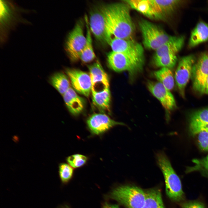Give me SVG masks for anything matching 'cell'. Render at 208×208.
Returning <instances> with one entry per match:
<instances>
[{"label":"cell","mask_w":208,"mask_h":208,"mask_svg":"<svg viewBox=\"0 0 208 208\" xmlns=\"http://www.w3.org/2000/svg\"><path fill=\"white\" fill-rule=\"evenodd\" d=\"M106 26L112 37L131 39L135 27L130 14V7L126 3L116 2L101 7Z\"/></svg>","instance_id":"obj_1"},{"label":"cell","mask_w":208,"mask_h":208,"mask_svg":"<svg viewBox=\"0 0 208 208\" xmlns=\"http://www.w3.org/2000/svg\"><path fill=\"white\" fill-rule=\"evenodd\" d=\"M156 158L157 164L163 174L166 194L172 201L181 203L185 201V196L179 177L173 168L165 153L158 152Z\"/></svg>","instance_id":"obj_2"},{"label":"cell","mask_w":208,"mask_h":208,"mask_svg":"<svg viewBox=\"0 0 208 208\" xmlns=\"http://www.w3.org/2000/svg\"><path fill=\"white\" fill-rule=\"evenodd\" d=\"M138 25L144 47L155 51L173 36L157 25L145 19L139 21Z\"/></svg>","instance_id":"obj_3"},{"label":"cell","mask_w":208,"mask_h":208,"mask_svg":"<svg viewBox=\"0 0 208 208\" xmlns=\"http://www.w3.org/2000/svg\"><path fill=\"white\" fill-rule=\"evenodd\" d=\"M110 197L127 208H142L145 200L146 193L137 186L124 185L114 189Z\"/></svg>","instance_id":"obj_4"},{"label":"cell","mask_w":208,"mask_h":208,"mask_svg":"<svg viewBox=\"0 0 208 208\" xmlns=\"http://www.w3.org/2000/svg\"><path fill=\"white\" fill-rule=\"evenodd\" d=\"M144 61V59L113 51L109 53L107 56V63L111 69L117 72L127 71L131 77L142 70Z\"/></svg>","instance_id":"obj_5"},{"label":"cell","mask_w":208,"mask_h":208,"mask_svg":"<svg viewBox=\"0 0 208 208\" xmlns=\"http://www.w3.org/2000/svg\"><path fill=\"white\" fill-rule=\"evenodd\" d=\"M83 21H79L68 36L65 49L70 60L76 62L80 59L81 53L86 42L84 34Z\"/></svg>","instance_id":"obj_6"},{"label":"cell","mask_w":208,"mask_h":208,"mask_svg":"<svg viewBox=\"0 0 208 208\" xmlns=\"http://www.w3.org/2000/svg\"><path fill=\"white\" fill-rule=\"evenodd\" d=\"M88 21L91 32L97 41L103 45L109 44L112 37L107 29L101 7L95 8L90 12Z\"/></svg>","instance_id":"obj_7"},{"label":"cell","mask_w":208,"mask_h":208,"mask_svg":"<svg viewBox=\"0 0 208 208\" xmlns=\"http://www.w3.org/2000/svg\"><path fill=\"white\" fill-rule=\"evenodd\" d=\"M195 58L192 55L181 58L176 70L174 79L180 95L185 97V87L192 75Z\"/></svg>","instance_id":"obj_8"},{"label":"cell","mask_w":208,"mask_h":208,"mask_svg":"<svg viewBox=\"0 0 208 208\" xmlns=\"http://www.w3.org/2000/svg\"><path fill=\"white\" fill-rule=\"evenodd\" d=\"M109 45L112 51L123 53L134 57L144 59V49L142 45L132 39L112 37Z\"/></svg>","instance_id":"obj_9"},{"label":"cell","mask_w":208,"mask_h":208,"mask_svg":"<svg viewBox=\"0 0 208 208\" xmlns=\"http://www.w3.org/2000/svg\"><path fill=\"white\" fill-rule=\"evenodd\" d=\"M74 90L86 97L92 92V82L89 73L75 68H67L65 71Z\"/></svg>","instance_id":"obj_10"},{"label":"cell","mask_w":208,"mask_h":208,"mask_svg":"<svg viewBox=\"0 0 208 208\" xmlns=\"http://www.w3.org/2000/svg\"><path fill=\"white\" fill-rule=\"evenodd\" d=\"M192 75L194 90L200 94L204 93L208 77V55L202 53L192 68Z\"/></svg>","instance_id":"obj_11"},{"label":"cell","mask_w":208,"mask_h":208,"mask_svg":"<svg viewBox=\"0 0 208 208\" xmlns=\"http://www.w3.org/2000/svg\"><path fill=\"white\" fill-rule=\"evenodd\" d=\"M147 86L151 93L160 102L164 108L169 112L176 107L174 96L170 91L159 82L148 81Z\"/></svg>","instance_id":"obj_12"},{"label":"cell","mask_w":208,"mask_h":208,"mask_svg":"<svg viewBox=\"0 0 208 208\" xmlns=\"http://www.w3.org/2000/svg\"><path fill=\"white\" fill-rule=\"evenodd\" d=\"M88 67L92 82V93L109 88L108 75L98 61Z\"/></svg>","instance_id":"obj_13"},{"label":"cell","mask_w":208,"mask_h":208,"mask_svg":"<svg viewBox=\"0 0 208 208\" xmlns=\"http://www.w3.org/2000/svg\"><path fill=\"white\" fill-rule=\"evenodd\" d=\"M87 123L91 131L94 134L102 133L117 125H124L122 122L116 121L104 113H95L88 119Z\"/></svg>","instance_id":"obj_14"},{"label":"cell","mask_w":208,"mask_h":208,"mask_svg":"<svg viewBox=\"0 0 208 208\" xmlns=\"http://www.w3.org/2000/svg\"><path fill=\"white\" fill-rule=\"evenodd\" d=\"M130 7L152 19H161L164 17L157 10L153 0L123 1Z\"/></svg>","instance_id":"obj_15"},{"label":"cell","mask_w":208,"mask_h":208,"mask_svg":"<svg viewBox=\"0 0 208 208\" xmlns=\"http://www.w3.org/2000/svg\"><path fill=\"white\" fill-rule=\"evenodd\" d=\"M184 41L185 37L183 36H173L170 39L155 51L153 59L166 55H177L182 48Z\"/></svg>","instance_id":"obj_16"},{"label":"cell","mask_w":208,"mask_h":208,"mask_svg":"<svg viewBox=\"0 0 208 208\" xmlns=\"http://www.w3.org/2000/svg\"><path fill=\"white\" fill-rule=\"evenodd\" d=\"M62 96L66 105L72 114L77 115L83 111L84 105V100L73 88L70 87Z\"/></svg>","instance_id":"obj_17"},{"label":"cell","mask_w":208,"mask_h":208,"mask_svg":"<svg viewBox=\"0 0 208 208\" xmlns=\"http://www.w3.org/2000/svg\"><path fill=\"white\" fill-rule=\"evenodd\" d=\"M208 40V24L203 21L198 23L192 31L188 46L194 47Z\"/></svg>","instance_id":"obj_18"},{"label":"cell","mask_w":208,"mask_h":208,"mask_svg":"<svg viewBox=\"0 0 208 208\" xmlns=\"http://www.w3.org/2000/svg\"><path fill=\"white\" fill-rule=\"evenodd\" d=\"M208 125V108L193 113L190 120V129L191 133L196 135L203 127Z\"/></svg>","instance_id":"obj_19"},{"label":"cell","mask_w":208,"mask_h":208,"mask_svg":"<svg viewBox=\"0 0 208 208\" xmlns=\"http://www.w3.org/2000/svg\"><path fill=\"white\" fill-rule=\"evenodd\" d=\"M86 27V42L81 53L80 60L85 63H88L92 61L95 58L96 55L93 50L91 31L90 29L88 19L87 16H85Z\"/></svg>","instance_id":"obj_20"},{"label":"cell","mask_w":208,"mask_h":208,"mask_svg":"<svg viewBox=\"0 0 208 208\" xmlns=\"http://www.w3.org/2000/svg\"><path fill=\"white\" fill-rule=\"evenodd\" d=\"M92 95L93 103L98 109L103 112H110L111 96L109 88L92 93Z\"/></svg>","instance_id":"obj_21"},{"label":"cell","mask_w":208,"mask_h":208,"mask_svg":"<svg viewBox=\"0 0 208 208\" xmlns=\"http://www.w3.org/2000/svg\"><path fill=\"white\" fill-rule=\"evenodd\" d=\"M145 192L146 198L142 208H165L160 190L153 188Z\"/></svg>","instance_id":"obj_22"},{"label":"cell","mask_w":208,"mask_h":208,"mask_svg":"<svg viewBox=\"0 0 208 208\" xmlns=\"http://www.w3.org/2000/svg\"><path fill=\"white\" fill-rule=\"evenodd\" d=\"M66 75L62 72L54 74L51 77L52 86L63 95L70 87V82Z\"/></svg>","instance_id":"obj_23"},{"label":"cell","mask_w":208,"mask_h":208,"mask_svg":"<svg viewBox=\"0 0 208 208\" xmlns=\"http://www.w3.org/2000/svg\"><path fill=\"white\" fill-rule=\"evenodd\" d=\"M155 77L158 81L166 88L170 91L174 86V79L172 72L170 69L162 68L153 73Z\"/></svg>","instance_id":"obj_24"},{"label":"cell","mask_w":208,"mask_h":208,"mask_svg":"<svg viewBox=\"0 0 208 208\" xmlns=\"http://www.w3.org/2000/svg\"><path fill=\"white\" fill-rule=\"evenodd\" d=\"M157 9L164 17L170 14L182 3L177 0H153Z\"/></svg>","instance_id":"obj_25"},{"label":"cell","mask_w":208,"mask_h":208,"mask_svg":"<svg viewBox=\"0 0 208 208\" xmlns=\"http://www.w3.org/2000/svg\"><path fill=\"white\" fill-rule=\"evenodd\" d=\"M192 161L194 165L187 167L185 172L188 173L198 171L203 176L208 179V155L200 159H194Z\"/></svg>","instance_id":"obj_26"},{"label":"cell","mask_w":208,"mask_h":208,"mask_svg":"<svg viewBox=\"0 0 208 208\" xmlns=\"http://www.w3.org/2000/svg\"><path fill=\"white\" fill-rule=\"evenodd\" d=\"M153 60L154 64L157 67L170 69L176 65L177 57V55H167L153 59Z\"/></svg>","instance_id":"obj_27"},{"label":"cell","mask_w":208,"mask_h":208,"mask_svg":"<svg viewBox=\"0 0 208 208\" xmlns=\"http://www.w3.org/2000/svg\"><path fill=\"white\" fill-rule=\"evenodd\" d=\"M73 169L71 166L68 164L62 163L59 165V175L63 183H67L70 179L73 176Z\"/></svg>","instance_id":"obj_28"},{"label":"cell","mask_w":208,"mask_h":208,"mask_svg":"<svg viewBox=\"0 0 208 208\" xmlns=\"http://www.w3.org/2000/svg\"><path fill=\"white\" fill-rule=\"evenodd\" d=\"M87 160V158L86 156L79 154L71 155L67 159L68 163L74 168H77L83 166Z\"/></svg>","instance_id":"obj_29"},{"label":"cell","mask_w":208,"mask_h":208,"mask_svg":"<svg viewBox=\"0 0 208 208\" xmlns=\"http://www.w3.org/2000/svg\"><path fill=\"white\" fill-rule=\"evenodd\" d=\"M197 135L199 148L202 150L208 151V131H201Z\"/></svg>","instance_id":"obj_30"},{"label":"cell","mask_w":208,"mask_h":208,"mask_svg":"<svg viewBox=\"0 0 208 208\" xmlns=\"http://www.w3.org/2000/svg\"><path fill=\"white\" fill-rule=\"evenodd\" d=\"M181 208H206L205 204L198 200L184 201L180 203Z\"/></svg>","instance_id":"obj_31"},{"label":"cell","mask_w":208,"mask_h":208,"mask_svg":"<svg viewBox=\"0 0 208 208\" xmlns=\"http://www.w3.org/2000/svg\"><path fill=\"white\" fill-rule=\"evenodd\" d=\"M103 208H119V207L117 205L111 204L106 203L104 204Z\"/></svg>","instance_id":"obj_32"},{"label":"cell","mask_w":208,"mask_h":208,"mask_svg":"<svg viewBox=\"0 0 208 208\" xmlns=\"http://www.w3.org/2000/svg\"><path fill=\"white\" fill-rule=\"evenodd\" d=\"M204 93L208 94V77L206 82Z\"/></svg>","instance_id":"obj_33"},{"label":"cell","mask_w":208,"mask_h":208,"mask_svg":"<svg viewBox=\"0 0 208 208\" xmlns=\"http://www.w3.org/2000/svg\"><path fill=\"white\" fill-rule=\"evenodd\" d=\"M208 131V125H206L201 128L200 130L198 133H199L200 131Z\"/></svg>","instance_id":"obj_34"},{"label":"cell","mask_w":208,"mask_h":208,"mask_svg":"<svg viewBox=\"0 0 208 208\" xmlns=\"http://www.w3.org/2000/svg\"></svg>","instance_id":"obj_35"}]
</instances>
